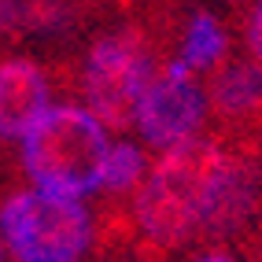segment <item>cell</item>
<instances>
[{"label":"cell","instance_id":"cell-1","mask_svg":"<svg viewBox=\"0 0 262 262\" xmlns=\"http://www.w3.org/2000/svg\"><path fill=\"white\" fill-rule=\"evenodd\" d=\"M225 151L214 137H192L185 144L166 148L148 166L133 196L137 233L155 248H178L192 240L203 225L207 196L225 163Z\"/></svg>","mask_w":262,"mask_h":262},{"label":"cell","instance_id":"cell-2","mask_svg":"<svg viewBox=\"0 0 262 262\" xmlns=\"http://www.w3.org/2000/svg\"><path fill=\"white\" fill-rule=\"evenodd\" d=\"M107 148V129L89 111L78 103H59L23 137V166L37 192L81 200L100 192Z\"/></svg>","mask_w":262,"mask_h":262},{"label":"cell","instance_id":"cell-3","mask_svg":"<svg viewBox=\"0 0 262 262\" xmlns=\"http://www.w3.org/2000/svg\"><path fill=\"white\" fill-rule=\"evenodd\" d=\"M0 240L19 262H78L93 244V214L81 200L11 192L0 203Z\"/></svg>","mask_w":262,"mask_h":262},{"label":"cell","instance_id":"cell-4","mask_svg":"<svg viewBox=\"0 0 262 262\" xmlns=\"http://www.w3.org/2000/svg\"><path fill=\"white\" fill-rule=\"evenodd\" d=\"M159 67H155L151 45L144 33L137 30H118L103 33L93 41L89 56H85L81 71V93H85V111H89L103 129H129L141 96L155 81Z\"/></svg>","mask_w":262,"mask_h":262},{"label":"cell","instance_id":"cell-5","mask_svg":"<svg viewBox=\"0 0 262 262\" xmlns=\"http://www.w3.org/2000/svg\"><path fill=\"white\" fill-rule=\"evenodd\" d=\"M207 111H211V103H207V93L196 81V74H188L185 67L170 59L148 85V93L141 96L133 126L148 148L166 151L173 144H185L192 137H200Z\"/></svg>","mask_w":262,"mask_h":262},{"label":"cell","instance_id":"cell-6","mask_svg":"<svg viewBox=\"0 0 262 262\" xmlns=\"http://www.w3.org/2000/svg\"><path fill=\"white\" fill-rule=\"evenodd\" d=\"M48 78L33 59H4L0 63V137L23 141L45 118Z\"/></svg>","mask_w":262,"mask_h":262},{"label":"cell","instance_id":"cell-7","mask_svg":"<svg viewBox=\"0 0 262 262\" xmlns=\"http://www.w3.org/2000/svg\"><path fill=\"white\" fill-rule=\"evenodd\" d=\"M255 207H258V170L248 159L225 155V163H222L218 178L211 185V196H207V211H203L200 233L225 236L229 229L248 222Z\"/></svg>","mask_w":262,"mask_h":262},{"label":"cell","instance_id":"cell-8","mask_svg":"<svg viewBox=\"0 0 262 262\" xmlns=\"http://www.w3.org/2000/svg\"><path fill=\"white\" fill-rule=\"evenodd\" d=\"M207 103H211V111L222 122H229V126L258 118L262 115V67L251 63V59L225 63L211 78Z\"/></svg>","mask_w":262,"mask_h":262},{"label":"cell","instance_id":"cell-9","mask_svg":"<svg viewBox=\"0 0 262 262\" xmlns=\"http://www.w3.org/2000/svg\"><path fill=\"white\" fill-rule=\"evenodd\" d=\"M225 48H229L225 26L211 11H196L188 19L185 33H181V48H178V56H173V63L185 67L188 74H203V71H214L222 63Z\"/></svg>","mask_w":262,"mask_h":262},{"label":"cell","instance_id":"cell-10","mask_svg":"<svg viewBox=\"0 0 262 262\" xmlns=\"http://www.w3.org/2000/svg\"><path fill=\"white\" fill-rule=\"evenodd\" d=\"M148 173L144 166V151L133 141H118L107 148V159H103V173H100V192H129L133 185H141V178Z\"/></svg>","mask_w":262,"mask_h":262},{"label":"cell","instance_id":"cell-11","mask_svg":"<svg viewBox=\"0 0 262 262\" xmlns=\"http://www.w3.org/2000/svg\"><path fill=\"white\" fill-rule=\"evenodd\" d=\"M26 30V0H0V41Z\"/></svg>","mask_w":262,"mask_h":262},{"label":"cell","instance_id":"cell-12","mask_svg":"<svg viewBox=\"0 0 262 262\" xmlns=\"http://www.w3.org/2000/svg\"><path fill=\"white\" fill-rule=\"evenodd\" d=\"M244 41H248V52H251V63L262 67V0L251 8L248 15V26H244Z\"/></svg>","mask_w":262,"mask_h":262},{"label":"cell","instance_id":"cell-13","mask_svg":"<svg viewBox=\"0 0 262 262\" xmlns=\"http://www.w3.org/2000/svg\"><path fill=\"white\" fill-rule=\"evenodd\" d=\"M196 262H233V258L229 255H200Z\"/></svg>","mask_w":262,"mask_h":262},{"label":"cell","instance_id":"cell-14","mask_svg":"<svg viewBox=\"0 0 262 262\" xmlns=\"http://www.w3.org/2000/svg\"><path fill=\"white\" fill-rule=\"evenodd\" d=\"M0 262H8V248H4V240H0Z\"/></svg>","mask_w":262,"mask_h":262}]
</instances>
